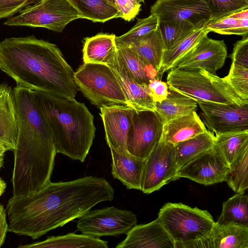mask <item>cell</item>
I'll list each match as a JSON object with an SVG mask.
<instances>
[{
    "mask_svg": "<svg viewBox=\"0 0 248 248\" xmlns=\"http://www.w3.org/2000/svg\"><path fill=\"white\" fill-rule=\"evenodd\" d=\"M208 130L215 135L248 130V104H223L196 101Z\"/></svg>",
    "mask_w": 248,
    "mask_h": 248,
    "instance_id": "obj_13",
    "label": "cell"
},
{
    "mask_svg": "<svg viewBox=\"0 0 248 248\" xmlns=\"http://www.w3.org/2000/svg\"><path fill=\"white\" fill-rule=\"evenodd\" d=\"M218 224L234 223L248 227V196L236 193L223 202Z\"/></svg>",
    "mask_w": 248,
    "mask_h": 248,
    "instance_id": "obj_33",
    "label": "cell"
},
{
    "mask_svg": "<svg viewBox=\"0 0 248 248\" xmlns=\"http://www.w3.org/2000/svg\"><path fill=\"white\" fill-rule=\"evenodd\" d=\"M81 18L68 0H42L8 18L4 25L44 28L61 32L71 21Z\"/></svg>",
    "mask_w": 248,
    "mask_h": 248,
    "instance_id": "obj_8",
    "label": "cell"
},
{
    "mask_svg": "<svg viewBox=\"0 0 248 248\" xmlns=\"http://www.w3.org/2000/svg\"><path fill=\"white\" fill-rule=\"evenodd\" d=\"M130 46L133 47L145 63L152 66L158 74L161 68L163 53L166 49L159 26Z\"/></svg>",
    "mask_w": 248,
    "mask_h": 248,
    "instance_id": "obj_28",
    "label": "cell"
},
{
    "mask_svg": "<svg viewBox=\"0 0 248 248\" xmlns=\"http://www.w3.org/2000/svg\"><path fill=\"white\" fill-rule=\"evenodd\" d=\"M18 248H108L107 241L84 234L69 233L51 236L46 239L30 244L19 245Z\"/></svg>",
    "mask_w": 248,
    "mask_h": 248,
    "instance_id": "obj_24",
    "label": "cell"
},
{
    "mask_svg": "<svg viewBox=\"0 0 248 248\" xmlns=\"http://www.w3.org/2000/svg\"><path fill=\"white\" fill-rule=\"evenodd\" d=\"M204 29L209 32L242 37L248 36V8L211 20Z\"/></svg>",
    "mask_w": 248,
    "mask_h": 248,
    "instance_id": "obj_29",
    "label": "cell"
},
{
    "mask_svg": "<svg viewBox=\"0 0 248 248\" xmlns=\"http://www.w3.org/2000/svg\"><path fill=\"white\" fill-rule=\"evenodd\" d=\"M18 129L13 90L0 83V141L13 151L16 143Z\"/></svg>",
    "mask_w": 248,
    "mask_h": 248,
    "instance_id": "obj_20",
    "label": "cell"
},
{
    "mask_svg": "<svg viewBox=\"0 0 248 248\" xmlns=\"http://www.w3.org/2000/svg\"><path fill=\"white\" fill-rule=\"evenodd\" d=\"M37 107L53 139L57 153L83 162L92 145L96 128L84 103L33 91Z\"/></svg>",
    "mask_w": 248,
    "mask_h": 248,
    "instance_id": "obj_4",
    "label": "cell"
},
{
    "mask_svg": "<svg viewBox=\"0 0 248 248\" xmlns=\"http://www.w3.org/2000/svg\"><path fill=\"white\" fill-rule=\"evenodd\" d=\"M83 95L98 108L128 106L126 95L115 74L104 64L84 62L73 74Z\"/></svg>",
    "mask_w": 248,
    "mask_h": 248,
    "instance_id": "obj_7",
    "label": "cell"
},
{
    "mask_svg": "<svg viewBox=\"0 0 248 248\" xmlns=\"http://www.w3.org/2000/svg\"><path fill=\"white\" fill-rule=\"evenodd\" d=\"M159 28L166 49L171 48L196 30L192 26L182 22H160Z\"/></svg>",
    "mask_w": 248,
    "mask_h": 248,
    "instance_id": "obj_36",
    "label": "cell"
},
{
    "mask_svg": "<svg viewBox=\"0 0 248 248\" xmlns=\"http://www.w3.org/2000/svg\"><path fill=\"white\" fill-rule=\"evenodd\" d=\"M108 65L119 80L127 97L129 107L138 111L155 110V102L147 85L139 84L134 80L117 53Z\"/></svg>",
    "mask_w": 248,
    "mask_h": 248,
    "instance_id": "obj_19",
    "label": "cell"
},
{
    "mask_svg": "<svg viewBox=\"0 0 248 248\" xmlns=\"http://www.w3.org/2000/svg\"><path fill=\"white\" fill-rule=\"evenodd\" d=\"M206 130L196 111H193L164 124L160 139L175 145Z\"/></svg>",
    "mask_w": 248,
    "mask_h": 248,
    "instance_id": "obj_22",
    "label": "cell"
},
{
    "mask_svg": "<svg viewBox=\"0 0 248 248\" xmlns=\"http://www.w3.org/2000/svg\"><path fill=\"white\" fill-rule=\"evenodd\" d=\"M157 218L173 241L175 248H186L189 244L204 237L215 223L207 210L182 203L165 204Z\"/></svg>",
    "mask_w": 248,
    "mask_h": 248,
    "instance_id": "obj_6",
    "label": "cell"
},
{
    "mask_svg": "<svg viewBox=\"0 0 248 248\" xmlns=\"http://www.w3.org/2000/svg\"><path fill=\"white\" fill-rule=\"evenodd\" d=\"M215 135V146L229 165L248 148V130Z\"/></svg>",
    "mask_w": 248,
    "mask_h": 248,
    "instance_id": "obj_31",
    "label": "cell"
},
{
    "mask_svg": "<svg viewBox=\"0 0 248 248\" xmlns=\"http://www.w3.org/2000/svg\"><path fill=\"white\" fill-rule=\"evenodd\" d=\"M133 109L119 105L100 108L107 143L109 148L124 155L129 154L126 143Z\"/></svg>",
    "mask_w": 248,
    "mask_h": 248,
    "instance_id": "obj_16",
    "label": "cell"
},
{
    "mask_svg": "<svg viewBox=\"0 0 248 248\" xmlns=\"http://www.w3.org/2000/svg\"><path fill=\"white\" fill-rule=\"evenodd\" d=\"M229 170V164L214 145L178 169L176 177L211 185L225 181Z\"/></svg>",
    "mask_w": 248,
    "mask_h": 248,
    "instance_id": "obj_14",
    "label": "cell"
},
{
    "mask_svg": "<svg viewBox=\"0 0 248 248\" xmlns=\"http://www.w3.org/2000/svg\"><path fill=\"white\" fill-rule=\"evenodd\" d=\"M114 34L98 33L84 39L82 49L84 62L108 65L117 53Z\"/></svg>",
    "mask_w": 248,
    "mask_h": 248,
    "instance_id": "obj_23",
    "label": "cell"
},
{
    "mask_svg": "<svg viewBox=\"0 0 248 248\" xmlns=\"http://www.w3.org/2000/svg\"><path fill=\"white\" fill-rule=\"evenodd\" d=\"M80 14L81 18L104 23L121 17L115 0H68Z\"/></svg>",
    "mask_w": 248,
    "mask_h": 248,
    "instance_id": "obj_27",
    "label": "cell"
},
{
    "mask_svg": "<svg viewBox=\"0 0 248 248\" xmlns=\"http://www.w3.org/2000/svg\"><path fill=\"white\" fill-rule=\"evenodd\" d=\"M114 194L104 178L88 176L50 182L35 193L9 199L6 208L8 232L38 239L80 217L97 204L112 201Z\"/></svg>",
    "mask_w": 248,
    "mask_h": 248,
    "instance_id": "obj_1",
    "label": "cell"
},
{
    "mask_svg": "<svg viewBox=\"0 0 248 248\" xmlns=\"http://www.w3.org/2000/svg\"><path fill=\"white\" fill-rule=\"evenodd\" d=\"M77 230L93 237L117 236L126 234L137 224L138 219L132 211L114 206L89 210L78 218Z\"/></svg>",
    "mask_w": 248,
    "mask_h": 248,
    "instance_id": "obj_9",
    "label": "cell"
},
{
    "mask_svg": "<svg viewBox=\"0 0 248 248\" xmlns=\"http://www.w3.org/2000/svg\"><path fill=\"white\" fill-rule=\"evenodd\" d=\"M6 185L5 182L0 178V197L3 194L6 188Z\"/></svg>",
    "mask_w": 248,
    "mask_h": 248,
    "instance_id": "obj_45",
    "label": "cell"
},
{
    "mask_svg": "<svg viewBox=\"0 0 248 248\" xmlns=\"http://www.w3.org/2000/svg\"><path fill=\"white\" fill-rule=\"evenodd\" d=\"M210 8L212 20H215L248 8L247 0H204Z\"/></svg>",
    "mask_w": 248,
    "mask_h": 248,
    "instance_id": "obj_38",
    "label": "cell"
},
{
    "mask_svg": "<svg viewBox=\"0 0 248 248\" xmlns=\"http://www.w3.org/2000/svg\"><path fill=\"white\" fill-rule=\"evenodd\" d=\"M248 248V227L216 222L209 233L189 244L186 248Z\"/></svg>",
    "mask_w": 248,
    "mask_h": 248,
    "instance_id": "obj_17",
    "label": "cell"
},
{
    "mask_svg": "<svg viewBox=\"0 0 248 248\" xmlns=\"http://www.w3.org/2000/svg\"><path fill=\"white\" fill-rule=\"evenodd\" d=\"M223 78L240 97L248 101V68L232 62L228 74Z\"/></svg>",
    "mask_w": 248,
    "mask_h": 248,
    "instance_id": "obj_37",
    "label": "cell"
},
{
    "mask_svg": "<svg viewBox=\"0 0 248 248\" xmlns=\"http://www.w3.org/2000/svg\"><path fill=\"white\" fill-rule=\"evenodd\" d=\"M117 53L128 73L139 84L148 85L153 79L146 65L132 46H117Z\"/></svg>",
    "mask_w": 248,
    "mask_h": 248,
    "instance_id": "obj_32",
    "label": "cell"
},
{
    "mask_svg": "<svg viewBox=\"0 0 248 248\" xmlns=\"http://www.w3.org/2000/svg\"><path fill=\"white\" fill-rule=\"evenodd\" d=\"M8 151H10L9 148L0 141V169L3 166L4 154Z\"/></svg>",
    "mask_w": 248,
    "mask_h": 248,
    "instance_id": "obj_44",
    "label": "cell"
},
{
    "mask_svg": "<svg viewBox=\"0 0 248 248\" xmlns=\"http://www.w3.org/2000/svg\"><path fill=\"white\" fill-rule=\"evenodd\" d=\"M197 102L178 92L169 89L166 98L155 102V111L163 124L167 122L196 111Z\"/></svg>",
    "mask_w": 248,
    "mask_h": 248,
    "instance_id": "obj_25",
    "label": "cell"
},
{
    "mask_svg": "<svg viewBox=\"0 0 248 248\" xmlns=\"http://www.w3.org/2000/svg\"><path fill=\"white\" fill-rule=\"evenodd\" d=\"M115 1L121 18L126 21L133 20L141 10V4L136 0H115Z\"/></svg>",
    "mask_w": 248,
    "mask_h": 248,
    "instance_id": "obj_41",
    "label": "cell"
},
{
    "mask_svg": "<svg viewBox=\"0 0 248 248\" xmlns=\"http://www.w3.org/2000/svg\"><path fill=\"white\" fill-rule=\"evenodd\" d=\"M230 57L234 64L248 68V36L243 37L234 44Z\"/></svg>",
    "mask_w": 248,
    "mask_h": 248,
    "instance_id": "obj_40",
    "label": "cell"
},
{
    "mask_svg": "<svg viewBox=\"0 0 248 248\" xmlns=\"http://www.w3.org/2000/svg\"><path fill=\"white\" fill-rule=\"evenodd\" d=\"M116 248H175V244L157 218L145 224L136 225Z\"/></svg>",
    "mask_w": 248,
    "mask_h": 248,
    "instance_id": "obj_18",
    "label": "cell"
},
{
    "mask_svg": "<svg viewBox=\"0 0 248 248\" xmlns=\"http://www.w3.org/2000/svg\"><path fill=\"white\" fill-rule=\"evenodd\" d=\"M8 232V223L6 211L0 203V247L3 245Z\"/></svg>",
    "mask_w": 248,
    "mask_h": 248,
    "instance_id": "obj_43",
    "label": "cell"
},
{
    "mask_svg": "<svg viewBox=\"0 0 248 248\" xmlns=\"http://www.w3.org/2000/svg\"><path fill=\"white\" fill-rule=\"evenodd\" d=\"M13 91L18 132L13 150V196H23L40 190L50 182L57 152L33 91L16 85Z\"/></svg>",
    "mask_w": 248,
    "mask_h": 248,
    "instance_id": "obj_2",
    "label": "cell"
},
{
    "mask_svg": "<svg viewBox=\"0 0 248 248\" xmlns=\"http://www.w3.org/2000/svg\"><path fill=\"white\" fill-rule=\"evenodd\" d=\"M169 90L194 100L243 106L248 101L240 97L223 78L202 68L170 70L167 78Z\"/></svg>",
    "mask_w": 248,
    "mask_h": 248,
    "instance_id": "obj_5",
    "label": "cell"
},
{
    "mask_svg": "<svg viewBox=\"0 0 248 248\" xmlns=\"http://www.w3.org/2000/svg\"><path fill=\"white\" fill-rule=\"evenodd\" d=\"M209 32L204 28L196 29L173 47L164 51L161 68L158 73V79L169 71L173 64L188 52Z\"/></svg>",
    "mask_w": 248,
    "mask_h": 248,
    "instance_id": "obj_30",
    "label": "cell"
},
{
    "mask_svg": "<svg viewBox=\"0 0 248 248\" xmlns=\"http://www.w3.org/2000/svg\"><path fill=\"white\" fill-rule=\"evenodd\" d=\"M150 14L160 22H182L195 29L203 28L212 20V13L204 0H156Z\"/></svg>",
    "mask_w": 248,
    "mask_h": 248,
    "instance_id": "obj_12",
    "label": "cell"
},
{
    "mask_svg": "<svg viewBox=\"0 0 248 248\" xmlns=\"http://www.w3.org/2000/svg\"><path fill=\"white\" fill-rule=\"evenodd\" d=\"M155 102H161L165 99L169 93L167 83L158 78L150 80L147 85Z\"/></svg>",
    "mask_w": 248,
    "mask_h": 248,
    "instance_id": "obj_42",
    "label": "cell"
},
{
    "mask_svg": "<svg viewBox=\"0 0 248 248\" xmlns=\"http://www.w3.org/2000/svg\"><path fill=\"white\" fill-rule=\"evenodd\" d=\"M227 56V46L223 40H215L206 35L175 62L171 68H202L216 74V71L224 65Z\"/></svg>",
    "mask_w": 248,
    "mask_h": 248,
    "instance_id": "obj_15",
    "label": "cell"
},
{
    "mask_svg": "<svg viewBox=\"0 0 248 248\" xmlns=\"http://www.w3.org/2000/svg\"><path fill=\"white\" fill-rule=\"evenodd\" d=\"M160 21L155 15L138 19L136 24L127 32L116 37V46H130L142 37L152 32L159 26Z\"/></svg>",
    "mask_w": 248,
    "mask_h": 248,
    "instance_id": "obj_35",
    "label": "cell"
},
{
    "mask_svg": "<svg viewBox=\"0 0 248 248\" xmlns=\"http://www.w3.org/2000/svg\"></svg>",
    "mask_w": 248,
    "mask_h": 248,
    "instance_id": "obj_47",
    "label": "cell"
},
{
    "mask_svg": "<svg viewBox=\"0 0 248 248\" xmlns=\"http://www.w3.org/2000/svg\"><path fill=\"white\" fill-rule=\"evenodd\" d=\"M0 69L17 85L64 98L76 96L74 71L61 51L34 35L0 42Z\"/></svg>",
    "mask_w": 248,
    "mask_h": 248,
    "instance_id": "obj_3",
    "label": "cell"
},
{
    "mask_svg": "<svg viewBox=\"0 0 248 248\" xmlns=\"http://www.w3.org/2000/svg\"><path fill=\"white\" fill-rule=\"evenodd\" d=\"M235 192L245 193L248 188V148L229 165L225 180Z\"/></svg>",
    "mask_w": 248,
    "mask_h": 248,
    "instance_id": "obj_34",
    "label": "cell"
},
{
    "mask_svg": "<svg viewBox=\"0 0 248 248\" xmlns=\"http://www.w3.org/2000/svg\"><path fill=\"white\" fill-rule=\"evenodd\" d=\"M112 157L111 174L120 181L127 189L141 190V184L145 159L130 154L121 155L109 148Z\"/></svg>",
    "mask_w": 248,
    "mask_h": 248,
    "instance_id": "obj_21",
    "label": "cell"
},
{
    "mask_svg": "<svg viewBox=\"0 0 248 248\" xmlns=\"http://www.w3.org/2000/svg\"><path fill=\"white\" fill-rule=\"evenodd\" d=\"M138 2H139L140 3H141V2H143L145 0H136Z\"/></svg>",
    "mask_w": 248,
    "mask_h": 248,
    "instance_id": "obj_46",
    "label": "cell"
},
{
    "mask_svg": "<svg viewBox=\"0 0 248 248\" xmlns=\"http://www.w3.org/2000/svg\"><path fill=\"white\" fill-rule=\"evenodd\" d=\"M42 0H0V19L10 17Z\"/></svg>",
    "mask_w": 248,
    "mask_h": 248,
    "instance_id": "obj_39",
    "label": "cell"
},
{
    "mask_svg": "<svg viewBox=\"0 0 248 248\" xmlns=\"http://www.w3.org/2000/svg\"><path fill=\"white\" fill-rule=\"evenodd\" d=\"M174 145L160 140L145 159L141 190L150 194L176 179Z\"/></svg>",
    "mask_w": 248,
    "mask_h": 248,
    "instance_id": "obj_10",
    "label": "cell"
},
{
    "mask_svg": "<svg viewBox=\"0 0 248 248\" xmlns=\"http://www.w3.org/2000/svg\"><path fill=\"white\" fill-rule=\"evenodd\" d=\"M163 125L155 111L133 109L127 139V152L145 159L160 140Z\"/></svg>",
    "mask_w": 248,
    "mask_h": 248,
    "instance_id": "obj_11",
    "label": "cell"
},
{
    "mask_svg": "<svg viewBox=\"0 0 248 248\" xmlns=\"http://www.w3.org/2000/svg\"><path fill=\"white\" fill-rule=\"evenodd\" d=\"M215 135L207 130L192 138L174 145L177 170L200 154L215 145Z\"/></svg>",
    "mask_w": 248,
    "mask_h": 248,
    "instance_id": "obj_26",
    "label": "cell"
}]
</instances>
